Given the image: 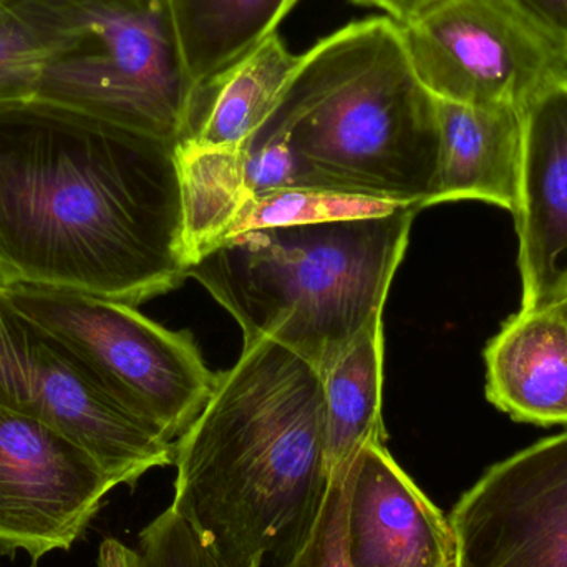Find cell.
Listing matches in <instances>:
<instances>
[{"mask_svg":"<svg viewBox=\"0 0 567 567\" xmlns=\"http://www.w3.org/2000/svg\"><path fill=\"white\" fill-rule=\"evenodd\" d=\"M188 268L176 145L47 100L0 105V281L138 307Z\"/></svg>","mask_w":567,"mask_h":567,"instance_id":"6da1fadb","label":"cell"},{"mask_svg":"<svg viewBox=\"0 0 567 567\" xmlns=\"http://www.w3.org/2000/svg\"><path fill=\"white\" fill-rule=\"evenodd\" d=\"M172 508L225 567L282 559L329 482L322 373L272 340H249L175 443Z\"/></svg>","mask_w":567,"mask_h":567,"instance_id":"7a4b0ae2","label":"cell"},{"mask_svg":"<svg viewBox=\"0 0 567 567\" xmlns=\"http://www.w3.org/2000/svg\"><path fill=\"white\" fill-rule=\"evenodd\" d=\"M248 142H281L302 189L429 208L440 163L436 99L390 17L349 23L300 55L265 125Z\"/></svg>","mask_w":567,"mask_h":567,"instance_id":"3957f363","label":"cell"},{"mask_svg":"<svg viewBox=\"0 0 567 567\" xmlns=\"http://www.w3.org/2000/svg\"><path fill=\"white\" fill-rule=\"evenodd\" d=\"M419 206L369 218L251 229L188 269L249 340H272L326 373L382 320Z\"/></svg>","mask_w":567,"mask_h":567,"instance_id":"277c9868","label":"cell"},{"mask_svg":"<svg viewBox=\"0 0 567 567\" xmlns=\"http://www.w3.org/2000/svg\"><path fill=\"white\" fill-rule=\"evenodd\" d=\"M42 50L35 99L178 146L202 95L186 76L165 0H3Z\"/></svg>","mask_w":567,"mask_h":567,"instance_id":"5b68a950","label":"cell"},{"mask_svg":"<svg viewBox=\"0 0 567 567\" xmlns=\"http://www.w3.org/2000/svg\"><path fill=\"white\" fill-rule=\"evenodd\" d=\"M10 302L59 337L106 392L175 443L205 409L218 373L189 332H173L136 307L105 297L0 281Z\"/></svg>","mask_w":567,"mask_h":567,"instance_id":"8992f818","label":"cell"},{"mask_svg":"<svg viewBox=\"0 0 567 567\" xmlns=\"http://www.w3.org/2000/svg\"><path fill=\"white\" fill-rule=\"evenodd\" d=\"M0 405L85 449L120 485L175 462V443L126 412L86 363L20 312L0 286Z\"/></svg>","mask_w":567,"mask_h":567,"instance_id":"52a82bcc","label":"cell"},{"mask_svg":"<svg viewBox=\"0 0 567 567\" xmlns=\"http://www.w3.org/2000/svg\"><path fill=\"white\" fill-rule=\"evenodd\" d=\"M272 566L456 567V543L385 443H369L329 475L312 522Z\"/></svg>","mask_w":567,"mask_h":567,"instance_id":"ba28073f","label":"cell"},{"mask_svg":"<svg viewBox=\"0 0 567 567\" xmlns=\"http://www.w3.org/2000/svg\"><path fill=\"white\" fill-rule=\"evenodd\" d=\"M402 32L420 82L446 102L523 112L567 69L505 0H450Z\"/></svg>","mask_w":567,"mask_h":567,"instance_id":"9c48e42d","label":"cell"},{"mask_svg":"<svg viewBox=\"0 0 567 567\" xmlns=\"http://www.w3.org/2000/svg\"><path fill=\"white\" fill-rule=\"evenodd\" d=\"M120 483L59 430L0 405V553L69 551Z\"/></svg>","mask_w":567,"mask_h":567,"instance_id":"30bf717a","label":"cell"},{"mask_svg":"<svg viewBox=\"0 0 567 567\" xmlns=\"http://www.w3.org/2000/svg\"><path fill=\"white\" fill-rule=\"evenodd\" d=\"M449 522L456 567H567V432L493 465Z\"/></svg>","mask_w":567,"mask_h":567,"instance_id":"8fae6325","label":"cell"},{"mask_svg":"<svg viewBox=\"0 0 567 567\" xmlns=\"http://www.w3.org/2000/svg\"><path fill=\"white\" fill-rule=\"evenodd\" d=\"M522 310L567 299V69L523 110V162L515 213Z\"/></svg>","mask_w":567,"mask_h":567,"instance_id":"7c38bea8","label":"cell"},{"mask_svg":"<svg viewBox=\"0 0 567 567\" xmlns=\"http://www.w3.org/2000/svg\"><path fill=\"white\" fill-rule=\"evenodd\" d=\"M485 360L496 409L516 422L567 425V299L509 317Z\"/></svg>","mask_w":567,"mask_h":567,"instance_id":"4fadbf2b","label":"cell"},{"mask_svg":"<svg viewBox=\"0 0 567 567\" xmlns=\"http://www.w3.org/2000/svg\"><path fill=\"white\" fill-rule=\"evenodd\" d=\"M440 163L430 206L482 199L515 213L523 162V112L436 99Z\"/></svg>","mask_w":567,"mask_h":567,"instance_id":"5bb4252c","label":"cell"},{"mask_svg":"<svg viewBox=\"0 0 567 567\" xmlns=\"http://www.w3.org/2000/svg\"><path fill=\"white\" fill-rule=\"evenodd\" d=\"M183 69L196 92L275 35L299 0H165Z\"/></svg>","mask_w":567,"mask_h":567,"instance_id":"9a60e30c","label":"cell"},{"mask_svg":"<svg viewBox=\"0 0 567 567\" xmlns=\"http://www.w3.org/2000/svg\"><path fill=\"white\" fill-rule=\"evenodd\" d=\"M299 63L300 55H293L278 33L269 37L203 92L188 140L213 148L243 150L275 112Z\"/></svg>","mask_w":567,"mask_h":567,"instance_id":"2e32d148","label":"cell"},{"mask_svg":"<svg viewBox=\"0 0 567 567\" xmlns=\"http://www.w3.org/2000/svg\"><path fill=\"white\" fill-rule=\"evenodd\" d=\"M326 395V460L339 472L363 446L385 443L382 422L383 326L363 330L322 375Z\"/></svg>","mask_w":567,"mask_h":567,"instance_id":"e0dca14e","label":"cell"},{"mask_svg":"<svg viewBox=\"0 0 567 567\" xmlns=\"http://www.w3.org/2000/svg\"><path fill=\"white\" fill-rule=\"evenodd\" d=\"M176 166L183 243L192 266L229 238L251 193L246 183L243 150L213 148L185 140L176 146Z\"/></svg>","mask_w":567,"mask_h":567,"instance_id":"ac0fdd59","label":"cell"},{"mask_svg":"<svg viewBox=\"0 0 567 567\" xmlns=\"http://www.w3.org/2000/svg\"><path fill=\"white\" fill-rule=\"evenodd\" d=\"M402 206L413 205H396L322 189H281L251 196L239 213L229 238L251 229L389 215Z\"/></svg>","mask_w":567,"mask_h":567,"instance_id":"d6986e66","label":"cell"},{"mask_svg":"<svg viewBox=\"0 0 567 567\" xmlns=\"http://www.w3.org/2000/svg\"><path fill=\"white\" fill-rule=\"evenodd\" d=\"M40 73L42 50L35 35L0 0V105L35 99Z\"/></svg>","mask_w":567,"mask_h":567,"instance_id":"ffe728a7","label":"cell"},{"mask_svg":"<svg viewBox=\"0 0 567 567\" xmlns=\"http://www.w3.org/2000/svg\"><path fill=\"white\" fill-rule=\"evenodd\" d=\"M138 545L143 567H225L172 506L142 529Z\"/></svg>","mask_w":567,"mask_h":567,"instance_id":"44dd1931","label":"cell"},{"mask_svg":"<svg viewBox=\"0 0 567 567\" xmlns=\"http://www.w3.org/2000/svg\"><path fill=\"white\" fill-rule=\"evenodd\" d=\"M567 65V0H505Z\"/></svg>","mask_w":567,"mask_h":567,"instance_id":"7402d4cb","label":"cell"},{"mask_svg":"<svg viewBox=\"0 0 567 567\" xmlns=\"http://www.w3.org/2000/svg\"><path fill=\"white\" fill-rule=\"evenodd\" d=\"M353 2L383 10L389 13L393 22L403 27L423 19L450 0H353Z\"/></svg>","mask_w":567,"mask_h":567,"instance_id":"603a6c76","label":"cell"}]
</instances>
